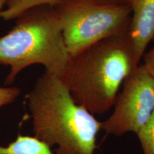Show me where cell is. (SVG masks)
Listing matches in <instances>:
<instances>
[{"mask_svg":"<svg viewBox=\"0 0 154 154\" xmlns=\"http://www.w3.org/2000/svg\"><path fill=\"white\" fill-rule=\"evenodd\" d=\"M34 136L57 154H94L101 122L77 103L61 79L44 73L26 96Z\"/></svg>","mask_w":154,"mask_h":154,"instance_id":"1","label":"cell"},{"mask_svg":"<svg viewBox=\"0 0 154 154\" xmlns=\"http://www.w3.org/2000/svg\"><path fill=\"white\" fill-rule=\"evenodd\" d=\"M128 33L90 46L70 60L61 79L77 103L93 115L113 106L121 86L138 66Z\"/></svg>","mask_w":154,"mask_h":154,"instance_id":"2","label":"cell"},{"mask_svg":"<svg viewBox=\"0 0 154 154\" xmlns=\"http://www.w3.org/2000/svg\"><path fill=\"white\" fill-rule=\"evenodd\" d=\"M70 60L61 26L53 5L38 6L16 19L14 27L0 36V64L10 70L6 85L23 69L42 64L46 74L61 79Z\"/></svg>","mask_w":154,"mask_h":154,"instance_id":"3","label":"cell"},{"mask_svg":"<svg viewBox=\"0 0 154 154\" xmlns=\"http://www.w3.org/2000/svg\"><path fill=\"white\" fill-rule=\"evenodd\" d=\"M70 57L111 36L128 33V5H109L96 0H62L53 5Z\"/></svg>","mask_w":154,"mask_h":154,"instance_id":"4","label":"cell"},{"mask_svg":"<svg viewBox=\"0 0 154 154\" xmlns=\"http://www.w3.org/2000/svg\"><path fill=\"white\" fill-rule=\"evenodd\" d=\"M122 85L112 114L101 122V130L106 134H136L154 111V78L143 63L133 70Z\"/></svg>","mask_w":154,"mask_h":154,"instance_id":"5","label":"cell"},{"mask_svg":"<svg viewBox=\"0 0 154 154\" xmlns=\"http://www.w3.org/2000/svg\"><path fill=\"white\" fill-rule=\"evenodd\" d=\"M131 9L128 36L138 64L154 38V0H128Z\"/></svg>","mask_w":154,"mask_h":154,"instance_id":"6","label":"cell"},{"mask_svg":"<svg viewBox=\"0 0 154 154\" xmlns=\"http://www.w3.org/2000/svg\"><path fill=\"white\" fill-rule=\"evenodd\" d=\"M0 154H57L35 136L19 135L7 146H0Z\"/></svg>","mask_w":154,"mask_h":154,"instance_id":"7","label":"cell"},{"mask_svg":"<svg viewBox=\"0 0 154 154\" xmlns=\"http://www.w3.org/2000/svg\"><path fill=\"white\" fill-rule=\"evenodd\" d=\"M61 1L62 0H7L6 8L0 13V18L5 21L13 20L33 7L45 5H54Z\"/></svg>","mask_w":154,"mask_h":154,"instance_id":"8","label":"cell"},{"mask_svg":"<svg viewBox=\"0 0 154 154\" xmlns=\"http://www.w3.org/2000/svg\"><path fill=\"white\" fill-rule=\"evenodd\" d=\"M136 134L143 154H154V111L147 122Z\"/></svg>","mask_w":154,"mask_h":154,"instance_id":"9","label":"cell"},{"mask_svg":"<svg viewBox=\"0 0 154 154\" xmlns=\"http://www.w3.org/2000/svg\"><path fill=\"white\" fill-rule=\"evenodd\" d=\"M21 94V89L17 86L0 87V109L14 103Z\"/></svg>","mask_w":154,"mask_h":154,"instance_id":"10","label":"cell"},{"mask_svg":"<svg viewBox=\"0 0 154 154\" xmlns=\"http://www.w3.org/2000/svg\"><path fill=\"white\" fill-rule=\"evenodd\" d=\"M142 59L144 66L154 78V45L149 51L144 53Z\"/></svg>","mask_w":154,"mask_h":154,"instance_id":"11","label":"cell"},{"mask_svg":"<svg viewBox=\"0 0 154 154\" xmlns=\"http://www.w3.org/2000/svg\"><path fill=\"white\" fill-rule=\"evenodd\" d=\"M99 2L109 5H127L128 0H96Z\"/></svg>","mask_w":154,"mask_h":154,"instance_id":"12","label":"cell"},{"mask_svg":"<svg viewBox=\"0 0 154 154\" xmlns=\"http://www.w3.org/2000/svg\"><path fill=\"white\" fill-rule=\"evenodd\" d=\"M7 0H0V13L3 10L4 6L5 5Z\"/></svg>","mask_w":154,"mask_h":154,"instance_id":"13","label":"cell"}]
</instances>
